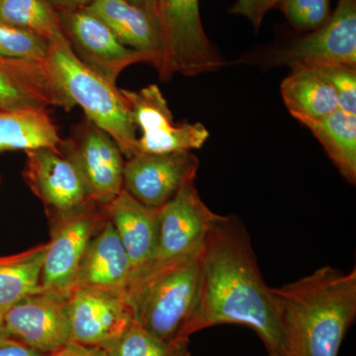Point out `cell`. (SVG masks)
<instances>
[{"mask_svg":"<svg viewBox=\"0 0 356 356\" xmlns=\"http://www.w3.org/2000/svg\"><path fill=\"white\" fill-rule=\"evenodd\" d=\"M254 330L268 355H283L282 329L273 287L262 277L252 240L236 216L218 215L206 236L197 305L185 327L189 339L217 325Z\"/></svg>","mask_w":356,"mask_h":356,"instance_id":"cell-1","label":"cell"},{"mask_svg":"<svg viewBox=\"0 0 356 356\" xmlns=\"http://www.w3.org/2000/svg\"><path fill=\"white\" fill-rule=\"evenodd\" d=\"M282 329L283 356H337L356 317V270L324 266L273 288Z\"/></svg>","mask_w":356,"mask_h":356,"instance_id":"cell-2","label":"cell"},{"mask_svg":"<svg viewBox=\"0 0 356 356\" xmlns=\"http://www.w3.org/2000/svg\"><path fill=\"white\" fill-rule=\"evenodd\" d=\"M202 250L203 245L154 269L129 288L126 300L134 321L145 331L163 341L189 339L184 332L197 305Z\"/></svg>","mask_w":356,"mask_h":356,"instance_id":"cell-3","label":"cell"},{"mask_svg":"<svg viewBox=\"0 0 356 356\" xmlns=\"http://www.w3.org/2000/svg\"><path fill=\"white\" fill-rule=\"evenodd\" d=\"M47 65L72 106L81 107L86 118L108 134L124 158L135 156L137 128L120 89L84 67L69 43L53 44Z\"/></svg>","mask_w":356,"mask_h":356,"instance_id":"cell-4","label":"cell"},{"mask_svg":"<svg viewBox=\"0 0 356 356\" xmlns=\"http://www.w3.org/2000/svg\"><path fill=\"white\" fill-rule=\"evenodd\" d=\"M156 18L161 54L156 70L161 81L217 72L225 65L204 30L200 0H158Z\"/></svg>","mask_w":356,"mask_h":356,"instance_id":"cell-5","label":"cell"},{"mask_svg":"<svg viewBox=\"0 0 356 356\" xmlns=\"http://www.w3.org/2000/svg\"><path fill=\"white\" fill-rule=\"evenodd\" d=\"M140 136L136 154H166L201 149L210 134L201 123H173L172 110L156 84L139 90L120 89Z\"/></svg>","mask_w":356,"mask_h":356,"instance_id":"cell-6","label":"cell"},{"mask_svg":"<svg viewBox=\"0 0 356 356\" xmlns=\"http://www.w3.org/2000/svg\"><path fill=\"white\" fill-rule=\"evenodd\" d=\"M259 58L255 64L270 67L339 64L356 67V0H339L324 25Z\"/></svg>","mask_w":356,"mask_h":356,"instance_id":"cell-7","label":"cell"},{"mask_svg":"<svg viewBox=\"0 0 356 356\" xmlns=\"http://www.w3.org/2000/svg\"><path fill=\"white\" fill-rule=\"evenodd\" d=\"M60 151L76 168L98 205H108L123 191V154L108 134L86 116L63 140Z\"/></svg>","mask_w":356,"mask_h":356,"instance_id":"cell-8","label":"cell"},{"mask_svg":"<svg viewBox=\"0 0 356 356\" xmlns=\"http://www.w3.org/2000/svg\"><path fill=\"white\" fill-rule=\"evenodd\" d=\"M58 18L77 60L109 83L116 86L122 72L130 65L151 64L144 54L122 44L108 26L86 8L62 11Z\"/></svg>","mask_w":356,"mask_h":356,"instance_id":"cell-9","label":"cell"},{"mask_svg":"<svg viewBox=\"0 0 356 356\" xmlns=\"http://www.w3.org/2000/svg\"><path fill=\"white\" fill-rule=\"evenodd\" d=\"M25 154L23 177L43 204L51 224L95 203L76 168L60 151L42 147Z\"/></svg>","mask_w":356,"mask_h":356,"instance_id":"cell-10","label":"cell"},{"mask_svg":"<svg viewBox=\"0 0 356 356\" xmlns=\"http://www.w3.org/2000/svg\"><path fill=\"white\" fill-rule=\"evenodd\" d=\"M218 215L204 203L195 180L185 184L172 200L159 208L158 252L149 273L202 247Z\"/></svg>","mask_w":356,"mask_h":356,"instance_id":"cell-11","label":"cell"},{"mask_svg":"<svg viewBox=\"0 0 356 356\" xmlns=\"http://www.w3.org/2000/svg\"><path fill=\"white\" fill-rule=\"evenodd\" d=\"M0 323L11 341L44 355L70 341L67 296L43 288L4 312Z\"/></svg>","mask_w":356,"mask_h":356,"instance_id":"cell-12","label":"cell"},{"mask_svg":"<svg viewBox=\"0 0 356 356\" xmlns=\"http://www.w3.org/2000/svg\"><path fill=\"white\" fill-rule=\"evenodd\" d=\"M105 217L104 208L95 203L51 224V240L47 243L41 271L43 289L69 294L88 243Z\"/></svg>","mask_w":356,"mask_h":356,"instance_id":"cell-13","label":"cell"},{"mask_svg":"<svg viewBox=\"0 0 356 356\" xmlns=\"http://www.w3.org/2000/svg\"><path fill=\"white\" fill-rule=\"evenodd\" d=\"M198 168L199 159L192 152L136 154L125 161L123 189L139 202L161 208L195 180Z\"/></svg>","mask_w":356,"mask_h":356,"instance_id":"cell-14","label":"cell"},{"mask_svg":"<svg viewBox=\"0 0 356 356\" xmlns=\"http://www.w3.org/2000/svg\"><path fill=\"white\" fill-rule=\"evenodd\" d=\"M70 341L102 348L133 322L125 296L91 288H72L67 295Z\"/></svg>","mask_w":356,"mask_h":356,"instance_id":"cell-15","label":"cell"},{"mask_svg":"<svg viewBox=\"0 0 356 356\" xmlns=\"http://www.w3.org/2000/svg\"><path fill=\"white\" fill-rule=\"evenodd\" d=\"M103 208L130 259L131 286L151 270L156 261L159 208L149 207L139 202L124 189L112 202Z\"/></svg>","mask_w":356,"mask_h":356,"instance_id":"cell-16","label":"cell"},{"mask_svg":"<svg viewBox=\"0 0 356 356\" xmlns=\"http://www.w3.org/2000/svg\"><path fill=\"white\" fill-rule=\"evenodd\" d=\"M131 280L130 259L106 216L88 243L72 288L104 290L126 297Z\"/></svg>","mask_w":356,"mask_h":356,"instance_id":"cell-17","label":"cell"},{"mask_svg":"<svg viewBox=\"0 0 356 356\" xmlns=\"http://www.w3.org/2000/svg\"><path fill=\"white\" fill-rule=\"evenodd\" d=\"M60 107L74 108L62 92L47 63L0 58V109L21 110Z\"/></svg>","mask_w":356,"mask_h":356,"instance_id":"cell-18","label":"cell"},{"mask_svg":"<svg viewBox=\"0 0 356 356\" xmlns=\"http://www.w3.org/2000/svg\"><path fill=\"white\" fill-rule=\"evenodd\" d=\"M105 23L122 44L158 67L161 54L158 18L129 0H92L84 7Z\"/></svg>","mask_w":356,"mask_h":356,"instance_id":"cell-19","label":"cell"},{"mask_svg":"<svg viewBox=\"0 0 356 356\" xmlns=\"http://www.w3.org/2000/svg\"><path fill=\"white\" fill-rule=\"evenodd\" d=\"M49 110L0 109V153L42 147L60 151L64 139Z\"/></svg>","mask_w":356,"mask_h":356,"instance_id":"cell-20","label":"cell"},{"mask_svg":"<svg viewBox=\"0 0 356 356\" xmlns=\"http://www.w3.org/2000/svg\"><path fill=\"white\" fill-rule=\"evenodd\" d=\"M281 83L285 106L295 119H320L339 108V97L332 84L309 67H292Z\"/></svg>","mask_w":356,"mask_h":356,"instance_id":"cell-21","label":"cell"},{"mask_svg":"<svg viewBox=\"0 0 356 356\" xmlns=\"http://www.w3.org/2000/svg\"><path fill=\"white\" fill-rule=\"evenodd\" d=\"M324 147L341 177L356 182V115L341 108L320 119H297Z\"/></svg>","mask_w":356,"mask_h":356,"instance_id":"cell-22","label":"cell"},{"mask_svg":"<svg viewBox=\"0 0 356 356\" xmlns=\"http://www.w3.org/2000/svg\"><path fill=\"white\" fill-rule=\"evenodd\" d=\"M47 243L21 254L0 257V316L41 289V271Z\"/></svg>","mask_w":356,"mask_h":356,"instance_id":"cell-23","label":"cell"},{"mask_svg":"<svg viewBox=\"0 0 356 356\" xmlns=\"http://www.w3.org/2000/svg\"><path fill=\"white\" fill-rule=\"evenodd\" d=\"M0 21L36 33L53 44L67 43L50 0H0Z\"/></svg>","mask_w":356,"mask_h":356,"instance_id":"cell-24","label":"cell"},{"mask_svg":"<svg viewBox=\"0 0 356 356\" xmlns=\"http://www.w3.org/2000/svg\"><path fill=\"white\" fill-rule=\"evenodd\" d=\"M188 343L189 339L163 341L133 321L120 336L102 348L108 356H191Z\"/></svg>","mask_w":356,"mask_h":356,"instance_id":"cell-25","label":"cell"},{"mask_svg":"<svg viewBox=\"0 0 356 356\" xmlns=\"http://www.w3.org/2000/svg\"><path fill=\"white\" fill-rule=\"evenodd\" d=\"M53 43L36 33L0 21V58L44 64Z\"/></svg>","mask_w":356,"mask_h":356,"instance_id":"cell-26","label":"cell"},{"mask_svg":"<svg viewBox=\"0 0 356 356\" xmlns=\"http://www.w3.org/2000/svg\"><path fill=\"white\" fill-rule=\"evenodd\" d=\"M280 6L290 25L303 31L318 29L332 14L330 0H283Z\"/></svg>","mask_w":356,"mask_h":356,"instance_id":"cell-27","label":"cell"},{"mask_svg":"<svg viewBox=\"0 0 356 356\" xmlns=\"http://www.w3.org/2000/svg\"><path fill=\"white\" fill-rule=\"evenodd\" d=\"M337 91L339 108L356 115V67L339 64L311 65Z\"/></svg>","mask_w":356,"mask_h":356,"instance_id":"cell-28","label":"cell"},{"mask_svg":"<svg viewBox=\"0 0 356 356\" xmlns=\"http://www.w3.org/2000/svg\"><path fill=\"white\" fill-rule=\"evenodd\" d=\"M283 0H236L229 8V13L233 15L242 16L255 30L261 28L266 14L280 6Z\"/></svg>","mask_w":356,"mask_h":356,"instance_id":"cell-29","label":"cell"},{"mask_svg":"<svg viewBox=\"0 0 356 356\" xmlns=\"http://www.w3.org/2000/svg\"><path fill=\"white\" fill-rule=\"evenodd\" d=\"M44 356H108L106 351L99 346H86V344L70 341L62 348Z\"/></svg>","mask_w":356,"mask_h":356,"instance_id":"cell-30","label":"cell"},{"mask_svg":"<svg viewBox=\"0 0 356 356\" xmlns=\"http://www.w3.org/2000/svg\"><path fill=\"white\" fill-rule=\"evenodd\" d=\"M44 353L29 348L17 341H10L0 346V356H44Z\"/></svg>","mask_w":356,"mask_h":356,"instance_id":"cell-31","label":"cell"},{"mask_svg":"<svg viewBox=\"0 0 356 356\" xmlns=\"http://www.w3.org/2000/svg\"><path fill=\"white\" fill-rule=\"evenodd\" d=\"M92 0H50L54 6L64 10H72V9L84 8L88 6Z\"/></svg>","mask_w":356,"mask_h":356,"instance_id":"cell-32","label":"cell"},{"mask_svg":"<svg viewBox=\"0 0 356 356\" xmlns=\"http://www.w3.org/2000/svg\"><path fill=\"white\" fill-rule=\"evenodd\" d=\"M132 2L135 6L149 11V13L156 17V9H158V0H129Z\"/></svg>","mask_w":356,"mask_h":356,"instance_id":"cell-33","label":"cell"},{"mask_svg":"<svg viewBox=\"0 0 356 356\" xmlns=\"http://www.w3.org/2000/svg\"><path fill=\"white\" fill-rule=\"evenodd\" d=\"M10 341H11V339L7 337L6 332H4L3 327H2L1 323H0V346L7 343H10Z\"/></svg>","mask_w":356,"mask_h":356,"instance_id":"cell-34","label":"cell"},{"mask_svg":"<svg viewBox=\"0 0 356 356\" xmlns=\"http://www.w3.org/2000/svg\"><path fill=\"white\" fill-rule=\"evenodd\" d=\"M268 356H283V355H268Z\"/></svg>","mask_w":356,"mask_h":356,"instance_id":"cell-35","label":"cell"}]
</instances>
